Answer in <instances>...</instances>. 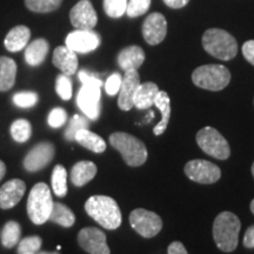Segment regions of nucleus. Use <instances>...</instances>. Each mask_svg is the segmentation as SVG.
Returning <instances> with one entry per match:
<instances>
[{
	"instance_id": "obj_35",
	"label": "nucleus",
	"mask_w": 254,
	"mask_h": 254,
	"mask_svg": "<svg viewBox=\"0 0 254 254\" xmlns=\"http://www.w3.org/2000/svg\"><path fill=\"white\" fill-rule=\"evenodd\" d=\"M82 128H88L87 119L84 118V117L75 114V116L72 118L71 122H69L67 129H66L65 138L69 141H73L74 140L77 132L80 131Z\"/></svg>"
},
{
	"instance_id": "obj_6",
	"label": "nucleus",
	"mask_w": 254,
	"mask_h": 254,
	"mask_svg": "<svg viewBox=\"0 0 254 254\" xmlns=\"http://www.w3.org/2000/svg\"><path fill=\"white\" fill-rule=\"evenodd\" d=\"M195 86L208 91H221L230 84L231 72L222 65H204L192 74Z\"/></svg>"
},
{
	"instance_id": "obj_17",
	"label": "nucleus",
	"mask_w": 254,
	"mask_h": 254,
	"mask_svg": "<svg viewBox=\"0 0 254 254\" xmlns=\"http://www.w3.org/2000/svg\"><path fill=\"white\" fill-rule=\"evenodd\" d=\"M26 184L20 179H12L0 187V208L9 209L23 199Z\"/></svg>"
},
{
	"instance_id": "obj_8",
	"label": "nucleus",
	"mask_w": 254,
	"mask_h": 254,
	"mask_svg": "<svg viewBox=\"0 0 254 254\" xmlns=\"http://www.w3.org/2000/svg\"><path fill=\"white\" fill-rule=\"evenodd\" d=\"M129 224L136 233L144 238H153L163 228L161 218L144 208H136L129 214Z\"/></svg>"
},
{
	"instance_id": "obj_38",
	"label": "nucleus",
	"mask_w": 254,
	"mask_h": 254,
	"mask_svg": "<svg viewBox=\"0 0 254 254\" xmlns=\"http://www.w3.org/2000/svg\"><path fill=\"white\" fill-rule=\"evenodd\" d=\"M66 120H67V113L64 109H60V107H57V109H53L49 114V125L53 128H59L63 125H65Z\"/></svg>"
},
{
	"instance_id": "obj_7",
	"label": "nucleus",
	"mask_w": 254,
	"mask_h": 254,
	"mask_svg": "<svg viewBox=\"0 0 254 254\" xmlns=\"http://www.w3.org/2000/svg\"><path fill=\"white\" fill-rule=\"evenodd\" d=\"M196 142L206 154L219 160H226L231 155V148L226 139L213 127H204L196 133Z\"/></svg>"
},
{
	"instance_id": "obj_47",
	"label": "nucleus",
	"mask_w": 254,
	"mask_h": 254,
	"mask_svg": "<svg viewBox=\"0 0 254 254\" xmlns=\"http://www.w3.org/2000/svg\"><path fill=\"white\" fill-rule=\"evenodd\" d=\"M251 211H252V213L254 214V199L252 200V202H251Z\"/></svg>"
},
{
	"instance_id": "obj_41",
	"label": "nucleus",
	"mask_w": 254,
	"mask_h": 254,
	"mask_svg": "<svg viewBox=\"0 0 254 254\" xmlns=\"http://www.w3.org/2000/svg\"><path fill=\"white\" fill-rule=\"evenodd\" d=\"M243 55L250 64L254 66V40L246 41L243 45Z\"/></svg>"
},
{
	"instance_id": "obj_19",
	"label": "nucleus",
	"mask_w": 254,
	"mask_h": 254,
	"mask_svg": "<svg viewBox=\"0 0 254 254\" xmlns=\"http://www.w3.org/2000/svg\"><path fill=\"white\" fill-rule=\"evenodd\" d=\"M145 62V52L139 46H128L118 55V64L124 71L138 69Z\"/></svg>"
},
{
	"instance_id": "obj_36",
	"label": "nucleus",
	"mask_w": 254,
	"mask_h": 254,
	"mask_svg": "<svg viewBox=\"0 0 254 254\" xmlns=\"http://www.w3.org/2000/svg\"><path fill=\"white\" fill-rule=\"evenodd\" d=\"M56 91L63 100H69L72 98V82L68 75L60 74L56 81Z\"/></svg>"
},
{
	"instance_id": "obj_27",
	"label": "nucleus",
	"mask_w": 254,
	"mask_h": 254,
	"mask_svg": "<svg viewBox=\"0 0 254 254\" xmlns=\"http://www.w3.org/2000/svg\"><path fill=\"white\" fill-rule=\"evenodd\" d=\"M49 220L56 222L63 227H71L75 222V215L71 208L62 202H53L52 211H51Z\"/></svg>"
},
{
	"instance_id": "obj_43",
	"label": "nucleus",
	"mask_w": 254,
	"mask_h": 254,
	"mask_svg": "<svg viewBox=\"0 0 254 254\" xmlns=\"http://www.w3.org/2000/svg\"><path fill=\"white\" fill-rule=\"evenodd\" d=\"M244 246L247 249H254V225L247 228L244 237Z\"/></svg>"
},
{
	"instance_id": "obj_48",
	"label": "nucleus",
	"mask_w": 254,
	"mask_h": 254,
	"mask_svg": "<svg viewBox=\"0 0 254 254\" xmlns=\"http://www.w3.org/2000/svg\"><path fill=\"white\" fill-rule=\"evenodd\" d=\"M252 174H253V177H254V163L252 165Z\"/></svg>"
},
{
	"instance_id": "obj_44",
	"label": "nucleus",
	"mask_w": 254,
	"mask_h": 254,
	"mask_svg": "<svg viewBox=\"0 0 254 254\" xmlns=\"http://www.w3.org/2000/svg\"><path fill=\"white\" fill-rule=\"evenodd\" d=\"M190 0H164V2L171 8H182L189 4Z\"/></svg>"
},
{
	"instance_id": "obj_10",
	"label": "nucleus",
	"mask_w": 254,
	"mask_h": 254,
	"mask_svg": "<svg viewBox=\"0 0 254 254\" xmlns=\"http://www.w3.org/2000/svg\"><path fill=\"white\" fill-rule=\"evenodd\" d=\"M56 148L52 142L44 141L31 148L24 159V167L28 172L43 170L53 160Z\"/></svg>"
},
{
	"instance_id": "obj_30",
	"label": "nucleus",
	"mask_w": 254,
	"mask_h": 254,
	"mask_svg": "<svg viewBox=\"0 0 254 254\" xmlns=\"http://www.w3.org/2000/svg\"><path fill=\"white\" fill-rule=\"evenodd\" d=\"M12 138L14 141L19 142V144H24V142L28 141L32 134V127L31 123L26 119H18L11 125L9 128Z\"/></svg>"
},
{
	"instance_id": "obj_21",
	"label": "nucleus",
	"mask_w": 254,
	"mask_h": 254,
	"mask_svg": "<svg viewBox=\"0 0 254 254\" xmlns=\"http://www.w3.org/2000/svg\"><path fill=\"white\" fill-rule=\"evenodd\" d=\"M97 171V166L92 161H79L71 170V182L77 187L86 185L95 177Z\"/></svg>"
},
{
	"instance_id": "obj_37",
	"label": "nucleus",
	"mask_w": 254,
	"mask_h": 254,
	"mask_svg": "<svg viewBox=\"0 0 254 254\" xmlns=\"http://www.w3.org/2000/svg\"><path fill=\"white\" fill-rule=\"evenodd\" d=\"M38 94L34 92H19L13 95V103L21 109H30L38 103Z\"/></svg>"
},
{
	"instance_id": "obj_46",
	"label": "nucleus",
	"mask_w": 254,
	"mask_h": 254,
	"mask_svg": "<svg viewBox=\"0 0 254 254\" xmlns=\"http://www.w3.org/2000/svg\"><path fill=\"white\" fill-rule=\"evenodd\" d=\"M38 254H59L58 252H38Z\"/></svg>"
},
{
	"instance_id": "obj_34",
	"label": "nucleus",
	"mask_w": 254,
	"mask_h": 254,
	"mask_svg": "<svg viewBox=\"0 0 254 254\" xmlns=\"http://www.w3.org/2000/svg\"><path fill=\"white\" fill-rule=\"evenodd\" d=\"M151 6V0H128L126 14L129 18H136L145 14Z\"/></svg>"
},
{
	"instance_id": "obj_33",
	"label": "nucleus",
	"mask_w": 254,
	"mask_h": 254,
	"mask_svg": "<svg viewBox=\"0 0 254 254\" xmlns=\"http://www.w3.org/2000/svg\"><path fill=\"white\" fill-rule=\"evenodd\" d=\"M43 245V240L40 237L32 236L21 239L18 243V254L24 253H38Z\"/></svg>"
},
{
	"instance_id": "obj_18",
	"label": "nucleus",
	"mask_w": 254,
	"mask_h": 254,
	"mask_svg": "<svg viewBox=\"0 0 254 254\" xmlns=\"http://www.w3.org/2000/svg\"><path fill=\"white\" fill-rule=\"evenodd\" d=\"M53 65L59 68L65 75H73L78 69V57L77 53L67 46L57 47L53 52L52 58Z\"/></svg>"
},
{
	"instance_id": "obj_5",
	"label": "nucleus",
	"mask_w": 254,
	"mask_h": 254,
	"mask_svg": "<svg viewBox=\"0 0 254 254\" xmlns=\"http://www.w3.org/2000/svg\"><path fill=\"white\" fill-rule=\"evenodd\" d=\"M53 207L52 194L50 187L45 183L33 186L27 199V214L31 221L36 225H43L49 220Z\"/></svg>"
},
{
	"instance_id": "obj_24",
	"label": "nucleus",
	"mask_w": 254,
	"mask_h": 254,
	"mask_svg": "<svg viewBox=\"0 0 254 254\" xmlns=\"http://www.w3.org/2000/svg\"><path fill=\"white\" fill-rule=\"evenodd\" d=\"M158 85L154 82H145L139 85L134 95V106L139 110H147L153 106L155 95L158 94Z\"/></svg>"
},
{
	"instance_id": "obj_3",
	"label": "nucleus",
	"mask_w": 254,
	"mask_h": 254,
	"mask_svg": "<svg viewBox=\"0 0 254 254\" xmlns=\"http://www.w3.org/2000/svg\"><path fill=\"white\" fill-rule=\"evenodd\" d=\"M110 144L120 152L124 161L132 167L141 166L147 160V150L141 140L125 132H116L110 135Z\"/></svg>"
},
{
	"instance_id": "obj_29",
	"label": "nucleus",
	"mask_w": 254,
	"mask_h": 254,
	"mask_svg": "<svg viewBox=\"0 0 254 254\" xmlns=\"http://www.w3.org/2000/svg\"><path fill=\"white\" fill-rule=\"evenodd\" d=\"M52 190L55 194L63 198L67 194V172L63 165H57L52 172Z\"/></svg>"
},
{
	"instance_id": "obj_9",
	"label": "nucleus",
	"mask_w": 254,
	"mask_h": 254,
	"mask_svg": "<svg viewBox=\"0 0 254 254\" xmlns=\"http://www.w3.org/2000/svg\"><path fill=\"white\" fill-rule=\"evenodd\" d=\"M185 174L192 182L199 184H214L221 177V171L217 165L202 159L190 160L185 165Z\"/></svg>"
},
{
	"instance_id": "obj_26",
	"label": "nucleus",
	"mask_w": 254,
	"mask_h": 254,
	"mask_svg": "<svg viewBox=\"0 0 254 254\" xmlns=\"http://www.w3.org/2000/svg\"><path fill=\"white\" fill-rule=\"evenodd\" d=\"M74 140L94 153H103L106 150V142L100 135L91 132L88 128H82L77 132Z\"/></svg>"
},
{
	"instance_id": "obj_45",
	"label": "nucleus",
	"mask_w": 254,
	"mask_h": 254,
	"mask_svg": "<svg viewBox=\"0 0 254 254\" xmlns=\"http://www.w3.org/2000/svg\"><path fill=\"white\" fill-rule=\"evenodd\" d=\"M5 174H6V165L4 161L0 160V180L5 177Z\"/></svg>"
},
{
	"instance_id": "obj_40",
	"label": "nucleus",
	"mask_w": 254,
	"mask_h": 254,
	"mask_svg": "<svg viewBox=\"0 0 254 254\" xmlns=\"http://www.w3.org/2000/svg\"><path fill=\"white\" fill-rule=\"evenodd\" d=\"M78 75H79V79H80V81L82 82V85L98 86V87H101V85H103V81H101L99 78H97L94 74H91V73L87 71H80Z\"/></svg>"
},
{
	"instance_id": "obj_13",
	"label": "nucleus",
	"mask_w": 254,
	"mask_h": 254,
	"mask_svg": "<svg viewBox=\"0 0 254 254\" xmlns=\"http://www.w3.org/2000/svg\"><path fill=\"white\" fill-rule=\"evenodd\" d=\"M99 45V34L92 30H75L66 37V46L75 53L92 52Z\"/></svg>"
},
{
	"instance_id": "obj_16",
	"label": "nucleus",
	"mask_w": 254,
	"mask_h": 254,
	"mask_svg": "<svg viewBox=\"0 0 254 254\" xmlns=\"http://www.w3.org/2000/svg\"><path fill=\"white\" fill-rule=\"evenodd\" d=\"M167 34V21L161 13H152L142 24V36L150 45H158Z\"/></svg>"
},
{
	"instance_id": "obj_31",
	"label": "nucleus",
	"mask_w": 254,
	"mask_h": 254,
	"mask_svg": "<svg viewBox=\"0 0 254 254\" xmlns=\"http://www.w3.org/2000/svg\"><path fill=\"white\" fill-rule=\"evenodd\" d=\"M63 0H25V5L36 13H49L60 7Z\"/></svg>"
},
{
	"instance_id": "obj_14",
	"label": "nucleus",
	"mask_w": 254,
	"mask_h": 254,
	"mask_svg": "<svg viewBox=\"0 0 254 254\" xmlns=\"http://www.w3.org/2000/svg\"><path fill=\"white\" fill-rule=\"evenodd\" d=\"M69 20L77 30H92L98 23V15L90 0H80L69 12Z\"/></svg>"
},
{
	"instance_id": "obj_49",
	"label": "nucleus",
	"mask_w": 254,
	"mask_h": 254,
	"mask_svg": "<svg viewBox=\"0 0 254 254\" xmlns=\"http://www.w3.org/2000/svg\"><path fill=\"white\" fill-rule=\"evenodd\" d=\"M24 254H38V253H24Z\"/></svg>"
},
{
	"instance_id": "obj_23",
	"label": "nucleus",
	"mask_w": 254,
	"mask_h": 254,
	"mask_svg": "<svg viewBox=\"0 0 254 254\" xmlns=\"http://www.w3.org/2000/svg\"><path fill=\"white\" fill-rule=\"evenodd\" d=\"M17 64L8 57H0V92L9 91L14 86Z\"/></svg>"
},
{
	"instance_id": "obj_11",
	"label": "nucleus",
	"mask_w": 254,
	"mask_h": 254,
	"mask_svg": "<svg viewBox=\"0 0 254 254\" xmlns=\"http://www.w3.org/2000/svg\"><path fill=\"white\" fill-rule=\"evenodd\" d=\"M78 243L82 250L90 254H111L106 234L99 228H82L78 234Z\"/></svg>"
},
{
	"instance_id": "obj_15",
	"label": "nucleus",
	"mask_w": 254,
	"mask_h": 254,
	"mask_svg": "<svg viewBox=\"0 0 254 254\" xmlns=\"http://www.w3.org/2000/svg\"><path fill=\"white\" fill-rule=\"evenodd\" d=\"M140 85V77L136 69H128L125 71L122 86L119 90L118 106L123 111H129L134 106V95Z\"/></svg>"
},
{
	"instance_id": "obj_42",
	"label": "nucleus",
	"mask_w": 254,
	"mask_h": 254,
	"mask_svg": "<svg viewBox=\"0 0 254 254\" xmlns=\"http://www.w3.org/2000/svg\"><path fill=\"white\" fill-rule=\"evenodd\" d=\"M168 254H189L185 249V246L183 245L180 241H173L167 250Z\"/></svg>"
},
{
	"instance_id": "obj_32",
	"label": "nucleus",
	"mask_w": 254,
	"mask_h": 254,
	"mask_svg": "<svg viewBox=\"0 0 254 254\" xmlns=\"http://www.w3.org/2000/svg\"><path fill=\"white\" fill-rule=\"evenodd\" d=\"M128 0H104V9L111 18H120L126 13Z\"/></svg>"
},
{
	"instance_id": "obj_12",
	"label": "nucleus",
	"mask_w": 254,
	"mask_h": 254,
	"mask_svg": "<svg viewBox=\"0 0 254 254\" xmlns=\"http://www.w3.org/2000/svg\"><path fill=\"white\" fill-rule=\"evenodd\" d=\"M100 87L82 85L77 97V104L85 116L91 120H97L100 114Z\"/></svg>"
},
{
	"instance_id": "obj_28",
	"label": "nucleus",
	"mask_w": 254,
	"mask_h": 254,
	"mask_svg": "<svg viewBox=\"0 0 254 254\" xmlns=\"http://www.w3.org/2000/svg\"><path fill=\"white\" fill-rule=\"evenodd\" d=\"M21 237V227L17 221L6 222L1 231V243L5 249H13Z\"/></svg>"
},
{
	"instance_id": "obj_25",
	"label": "nucleus",
	"mask_w": 254,
	"mask_h": 254,
	"mask_svg": "<svg viewBox=\"0 0 254 254\" xmlns=\"http://www.w3.org/2000/svg\"><path fill=\"white\" fill-rule=\"evenodd\" d=\"M50 45L45 39H37L28 44L25 50V60L30 66H39L46 59Z\"/></svg>"
},
{
	"instance_id": "obj_4",
	"label": "nucleus",
	"mask_w": 254,
	"mask_h": 254,
	"mask_svg": "<svg viewBox=\"0 0 254 254\" xmlns=\"http://www.w3.org/2000/svg\"><path fill=\"white\" fill-rule=\"evenodd\" d=\"M205 51L220 60H231L238 53V43L232 34L220 28H209L202 36Z\"/></svg>"
},
{
	"instance_id": "obj_22",
	"label": "nucleus",
	"mask_w": 254,
	"mask_h": 254,
	"mask_svg": "<svg viewBox=\"0 0 254 254\" xmlns=\"http://www.w3.org/2000/svg\"><path fill=\"white\" fill-rule=\"evenodd\" d=\"M153 105L161 113V120L153 128V133L155 135H161L166 131L171 117V100L166 92L159 91L158 94L155 95Z\"/></svg>"
},
{
	"instance_id": "obj_2",
	"label": "nucleus",
	"mask_w": 254,
	"mask_h": 254,
	"mask_svg": "<svg viewBox=\"0 0 254 254\" xmlns=\"http://www.w3.org/2000/svg\"><path fill=\"white\" fill-rule=\"evenodd\" d=\"M241 222L232 212H222L215 218L213 224V238L222 252H233L238 247Z\"/></svg>"
},
{
	"instance_id": "obj_1",
	"label": "nucleus",
	"mask_w": 254,
	"mask_h": 254,
	"mask_svg": "<svg viewBox=\"0 0 254 254\" xmlns=\"http://www.w3.org/2000/svg\"><path fill=\"white\" fill-rule=\"evenodd\" d=\"M87 214L106 230H117L122 225V211L111 196L93 195L85 204Z\"/></svg>"
},
{
	"instance_id": "obj_20",
	"label": "nucleus",
	"mask_w": 254,
	"mask_h": 254,
	"mask_svg": "<svg viewBox=\"0 0 254 254\" xmlns=\"http://www.w3.org/2000/svg\"><path fill=\"white\" fill-rule=\"evenodd\" d=\"M31 38L30 28L19 25L12 28L5 38V47L9 52H19L27 46L28 40Z\"/></svg>"
},
{
	"instance_id": "obj_39",
	"label": "nucleus",
	"mask_w": 254,
	"mask_h": 254,
	"mask_svg": "<svg viewBox=\"0 0 254 254\" xmlns=\"http://www.w3.org/2000/svg\"><path fill=\"white\" fill-rule=\"evenodd\" d=\"M122 80L123 77L119 73H113L112 75H110L106 82H105V91L109 95H116L119 93L120 86H122Z\"/></svg>"
}]
</instances>
